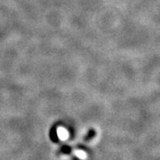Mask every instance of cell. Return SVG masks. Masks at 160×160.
Segmentation results:
<instances>
[{"mask_svg": "<svg viewBox=\"0 0 160 160\" xmlns=\"http://www.w3.org/2000/svg\"><path fill=\"white\" fill-rule=\"evenodd\" d=\"M76 156H78L79 158H85L86 157V154H85L84 152L81 151V150H78V151L75 152Z\"/></svg>", "mask_w": 160, "mask_h": 160, "instance_id": "7a4b0ae2", "label": "cell"}, {"mask_svg": "<svg viewBox=\"0 0 160 160\" xmlns=\"http://www.w3.org/2000/svg\"><path fill=\"white\" fill-rule=\"evenodd\" d=\"M69 136L67 130L64 128H59L57 129V137H59L61 140H65Z\"/></svg>", "mask_w": 160, "mask_h": 160, "instance_id": "6da1fadb", "label": "cell"}]
</instances>
